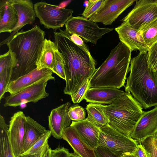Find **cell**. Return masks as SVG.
I'll use <instances>...</instances> for the list:
<instances>
[{
  "label": "cell",
  "instance_id": "obj_32",
  "mask_svg": "<svg viewBox=\"0 0 157 157\" xmlns=\"http://www.w3.org/2000/svg\"><path fill=\"white\" fill-rule=\"evenodd\" d=\"M68 114L71 120L73 121H81L85 119V110L80 106L76 105L69 107Z\"/></svg>",
  "mask_w": 157,
  "mask_h": 157
},
{
  "label": "cell",
  "instance_id": "obj_15",
  "mask_svg": "<svg viewBox=\"0 0 157 157\" xmlns=\"http://www.w3.org/2000/svg\"><path fill=\"white\" fill-rule=\"evenodd\" d=\"M157 132V106L153 109L144 111L131 134V137L142 143L147 138Z\"/></svg>",
  "mask_w": 157,
  "mask_h": 157
},
{
  "label": "cell",
  "instance_id": "obj_25",
  "mask_svg": "<svg viewBox=\"0 0 157 157\" xmlns=\"http://www.w3.org/2000/svg\"><path fill=\"white\" fill-rule=\"evenodd\" d=\"M9 125L0 114V157H15L8 136Z\"/></svg>",
  "mask_w": 157,
  "mask_h": 157
},
{
  "label": "cell",
  "instance_id": "obj_27",
  "mask_svg": "<svg viewBox=\"0 0 157 157\" xmlns=\"http://www.w3.org/2000/svg\"><path fill=\"white\" fill-rule=\"evenodd\" d=\"M150 48L157 42V19L140 31Z\"/></svg>",
  "mask_w": 157,
  "mask_h": 157
},
{
  "label": "cell",
  "instance_id": "obj_36",
  "mask_svg": "<svg viewBox=\"0 0 157 157\" xmlns=\"http://www.w3.org/2000/svg\"><path fill=\"white\" fill-rule=\"evenodd\" d=\"M94 151L97 157H120L111 152L108 149L98 146Z\"/></svg>",
  "mask_w": 157,
  "mask_h": 157
},
{
  "label": "cell",
  "instance_id": "obj_42",
  "mask_svg": "<svg viewBox=\"0 0 157 157\" xmlns=\"http://www.w3.org/2000/svg\"><path fill=\"white\" fill-rule=\"evenodd\" d=\"M155 144L156 148L157 149V132L153 135Z\"/></svg>",
  "mask_w": 157,
  "mask_h": 157
},
{
  "label": "cell",
  "instance_id": "obj_11",
  "mask_svg": "<svg viewBox=\"0 0 157 157\" xmlns=\"http://www.w3.org/2000/svg\"><path fill=\"white\" fill-rule=\"evenodd\" d=\"M136 0H105L99 9L89 19L105 25H111Z\"/></svg>",
  "mask_w": 157,
  "mask_h": 157
},
{
  "label": "cell",
  "instance_id": "obj_39",
  "mask_svg": "<svg viewBox=\"0 0 157 157\" xmlns=\"http://www.w3.org/2000/svg\"><path fill=\"white\" fill-rule=\"evenodd\" d=\"M51 149L48 145L41 157H51Z\"/></svg>",
  "mask_w": 157,
  "mask_h": 157
},
{
  "label": "cell",
  "instance_id": "obj_18",
  "mask_svg": "<svg viewBox=\"0 0 157 157\" xmlns=\"http://www.w3.org/2000/svg\"><path fill=\"white\" fill-rule=\"evenodd\" d=\"M75 129L81 139L88 146L94 150L98 147L100 128L87 118L82 121H73L70 125Z\"/></svg>",
  "mask_w": 157,
  "mask_h": 157
},
{
  "label": "cell",
  "instance_id": "obj_7",
  "mask_svg": "<svg viewBox=\"0 0 157 157\" xmlns=\"http://www.w3.org/2000/svg\"><path fill=\"white\" fill-rule=\"evenodd\" d=\"M36 17L46 29L57 30L72 17L73 10L41 1L34 4Z\"/></svg>",
  "mask_w": 157,
  "mask_h": 157
},
{
  "label": "cell",
  "instance_id": "obj_28",
  "mask_svg": "<svg viewBox=\"0 0 157 157\" xmlns=\"http://www.w3.org/2000/svg\"><path fill=\"white\" fill-rule=\"evenodd\" d=\"M13 69L4 70L0 72V100L4 98L7 87L9 84L13 74Z\"/></svg>",
  "mask_w": 157,
  "mask_h": 157
},
{
  "label": "cell",
  "instance_id": "obj_22",
  "mask_svg": "<svg viewBox=\"0 0 157 157\" xmlns=\"http://www.w3.org/2000/svg\"><path fill=\"white\" fill-rule=\"evenodd\" d=\"M48 130L30 117L26 116L23 146L24 153Z\"/></svg>",
  "mask_w": 157,
  "mask_h": 157
},
{
  "label": "cell",
  "instance_id": "obj_13",
  "mask_svg": "<svg viewBox=\"0 0 157 157\" xmlns=\"http://www.w3.org/2000/svg\"><path fill=\"white\" fill-rule=\"evenodd\" d=\"M18 17L17 23L10 35L1 42L0 46L6 44L25 25H32L36 17L34 4L31 0H10Z\"/></svg>",
  "mask_w": 157,
  "mask_h": 157
},
{
  "label": "cell",
  "instance_id": "obj_21",
  "mask_svg": "<svg viewBox=\"0 0 157 157\" xmlns=\"http://www.w3.org/2000/svg\"><path fill=\"white\" fill-rule=\"evenodd\" d=\"M18 21V15L10 0H0V33H11Z\"/></svg>",
  "mask_w": 157,
  "mask_h": 157
},
{
  "label": "cell",
  "instance_id": "obj_12",
  "mask_svg": "<svg viewBox=\"0 0 157 157\" xmlns=\"http://www.w3.org/2000/svg\"><path fill=\"white\" fill-rule=\"evenodd\" d=\"M26 116L22 111L15 113L10 118L8 129L9 141L15 157L23 154Z\"/></svg>",
  "mask_w": 157,
  "mask_h": 157
},
{
  "label": "cell",
  "instance_id": "obj_44",
  "mask_svg": "<svg viewBox=\"0 0 157 157\" xmlns=\"http://www.w3.org/2000/svg\"><path fill=\"white\" fill-rule=\"evenodd\" d=\"M155 72L156 75V76L157 78V71H156Z\"/></svg>",
  "mask_w": 157,
  "mask_h": 157
},
{
  "label": "cell",
  "instance_id": "obj_5",
  "mask_svg": "<svg viewBox=\"0 0 157 157\" xmlns=\"http://www.w3.org/2000/svg\"><path fill=\"white\" fill-rule=\"evenodd\" d=\"M143 109L130 92H125L111 103L105 105L108 125L132 138L131 134L143 113Z\"/></svg>",
  "mask_w": 157,
  "mask_h": 157
},
{
  "label": "cell",
  "instance_id": "obj_10",
  "mask_svg": "<svg viewBox=\"0 0 157 157\" xmlns=\"http://www.w3.org/2000/svg\"><path fill=\"white\" fill-rule=\"evenodd\" d=\"M48 79H44L23 89L13 94H10L5 98L4 106L17 107L22 103L29 102L36 103L49 96L46 90Z\"/></svg>",
  "mask_w": 157,
  "mask_h": 157
},
{
  "label": "cell",
  "instance_id": "obj_34",
  "mask_svg": "<svg viewBox=\"0 0 157 157\" xmlns=\"http://www.w3.org/2000/svg\"><path fill=\"white\" fill-rule=\"evenodd\" d=\"M141 143L146 150L151 153V157H157V149L155 145L153 136L147 138Z\"/></svg>",
  "mask_w": 157,
  "mask_h": 157
},
{
  "label": "cell",
  "instance_id": "obj_20",
  "mask_svg": "<svg viewBox=\"0 0 157 157\" xmlns=\"http://www.w3.org/2000/svg\"><path fill=\"white\" fill-rule=\"evenodd\" d=\"M62 139L66 141L74 152L80 157H97L94 150L81 139L73 127L70 125L64 130Z\"/></svg>",
  "mask_w": 157,
  "mask_h": 157
},
{
  "label": "cell",
  "instance_id": "obj_1",
  "mask_svg": "<svg viewBox=\"0 0 157 157\" xmlns=\"http://www.w3.org/2000/svg\"><path fill=\"white\" fill-rule=\"evenodd\" d=\"M54 42L63 61L66 76L64 94L71 96L75 93L96 70V61L90 52L74 43L70 34L59 29L54 31Z\"/></svg>",
  "mask_w": 157,
  "mask_h": 157
},
{
  "label": "cell",
  "instance_id": "obj_26",
  "mask_svg": "<svg viewBox=\"0 0 157 157\" xmlns=\"http://www.w3.org/2000/svg\"><path fill=\"white\" fill-rule=\"evenodd\" d=\"M51 135V132L48 130L27 151L22 154H29L36 157H41L49 145L48 141Z\"/></svg>",
  "mask_w": 157,
  "mask_h": 157
},
{
  "label": "cell",
  "instance_id": "obj_8",
  "mask_svg": "<svg viewBox=\"0 0 157 157\" xmlns=\"http://www.w3.org/2000/svg\"><path fill=\"white\" fill-rule=\"evenodd\" d=\"M65 30L70 35L76 34L86 42L96 44L102 36L113 29L101 28L98 24L83 16L72 17L65 24Z\"/></svg>",
  "mask_w": 157,
  "mask_h": 157
},
{
  "label": "cell",
  "instance_id": "obj_24",
  "mask_svg": "<svg viewBox=\"0 0 157 157\" xmlns=\"http://www.w3.org/2000/svg\"><path fill=\"white\" fill-rule=\"evenodd\" d=\"M87 119L99 128L108 125L109 120L105 111V105L89 103L86 107Z\"/></svg>",
  "mask_w": 157,
  "mask_h": 157
},
{
  "label": "cell",
  "instance_id": "obj_38",
  "mask_svg": "<svg viewBox=\"0 0 157 157\" xmlns=\"http://www.w3.org/2000/svg\"><path fill=\"white\" fill-rule=\"evenodd\" d=\"M71 39L75 44L84 49L86 51L90 52L81 37L76 34H70Z\"/></svg>",
  "mask_w": 157,
  "mask_h": 157
},
{
  "label": "cell",
  "instance_id": "obj_41",
  "mask_svg": "<svg viewBox=\"0 0 157 157\" xmlns=\"http://www.w3.org/2000/svg\"><path fill=\"white\" fill-rule=\"evenodd\" d=\"M18 157H36L35 156L29 154H22Z\"/></svg>",
  "mask_w": 157,
  "mask_h": 157
},
{
  "label": "cell",
  "instance_id": "obj_40",
  "mask_svg": "<svg viewBox=\"0 0 157 157\" xmlns=\"http://www.w3.org/2000/svg\"><path fill=\"white\" fill-rule=\"evenodd\" d=\"M120 157H137L134 154L128 153L119 156Z\"/></svg>",
  "mask_w": 157,
  "mask_h": 157
},
{
  "label": "cell",
  "instance_id": "obj_35",
  "mask_svg": "<svg viewBox=\"0 0 157 157\" xmlns=\"http://www.w3.org/2000/svg\"><path fill=\"white\" fill-rule=\"evenodd\" d=\"M70 153L64 147H58L51 151V157H69Z\"/></svg>",
  "mask_w": 157,
  "mask_h": 157
},
{
  "label": "cell",
  "instance_id": "obj_2",
  "mask_svg": "<svg viewBox=\"0 0 157 157\" xmlns=\"http://www.w3.org/2000/svg\"><path fill=\"white\" fill-rule=\"evenodd\" d=\"M45 32L38 25L17 33L6 44L16 62L10 81L14 80L36 68L45 40Z\"/></svg>",
  "mask_w": 157,
  "mask_h": 157
},
{
  "label": "cell",
  "instance_id": "obj_9",
  "mask_svg": "<svg viewBox=\"0 0 157 157\" xmlns=\"http://www.w3.org/2000/svg\"><path fill=\"white\" fill-rule=\"evenodd\" d=\"M157 19V0H136L134 8L121 21L140 31Z\"/></svg>",
  "mask_w": 157,
  "mask_h": 157
},
{
  "label": "cell",
  "instance_id": "obj_19",
  "mask_svg": "<svg viewBox=\"0 0 157 157\" xmlns=\"http://www.w3.org/2000/svg\"><path fill=\"white\" fill-rule=\"evenodd\" d=\"M125 92L113 88H90L86 92L84 99L90 103L110 104Z\"/></svg>",
  "mask_w": 157,
  "mask_h": 157
},
{
  "label": "cell",
  "instance_id": "obj_4",
  "mask_svg": "<svg viewBox=\"0 0 157 157\" xmlns=\"http://www.w3.org/2000/svg\"><path fill=\"white\" fill-rule=\"evenodd\" d=\"M131 52L127 46L120 41L90 79V88L119 89L124 86L127 75L129 71Z\"/></svg>",
  "mask_w": 157,
  "mask_h": 157
},
{
  "label": "cell",
  "instance_id": "obj_30",
  "mask_svg": "<svg viewBox=\"0 0 157 157\" xmlns=\"http://www.w3.org/2000/svg\"><path fill=\"white\" fill-rule=\"evenodd\" d=\"M60 78L66 80L63 61L62 55L57 49L55 52V60L54 67L52 70Z\"/></svg>",
  "mask_w": 157,
  "mask_h": 157
},
{
  "label": "cell",
  "instance_id": "obj_14",
  "mask_svg": "<svg viewBox=\"0 0 157 157\" xmlns=\"http://www.w3.org/2000/svg\"><path fill=\"white\" fill-rule=\"evenodd\" d=\"M115 30L120 41L132 52L139 50L140 53H147L149 49L145 43L140 32L132 27L127 21L123 22Z\"/></svg>",
  "mask_w": 157,
  "mask_h": 157
},
{
  "label": "cell",
  "instance_id": "obj_16",
  "mask_svg": "<svg viewBox=\"0 0 157 157\" xmlns=\"http://www.w3.org/2000/svg\"><path fill=\"white\" fill-rule=\"evenodd\" d=\"M51 69L44 68L38 70L37 68L17 79L10 81L7 87L6 92L10 94H16L23 89L41 80L48 79L55 80Z\"/></svg>",
  "mask_w": 157,
  "mask_h": 157
},
{
  "label": "cell",
  "instance_id": "obj_17",
  "mask_svg": "<svg viewBox=\"0 0 157 157\" xmlns=\"http://www.w3.org/2000/svg\"><path fill=\"white\" fill-rule=\"evenodd\" d=\"M71 104L67 102L53 109L48 117V124L52 135L56 139H62L64 130L71 124L68 111Z\"/></svg>",
  "mask_w": 157,
  "mask_h": 157
},
{
  "label": "cell",
  "instance_id": "obj_43",
  "mask_svg": "<svg viewBox=\"0 0 157 157\" xmlns=\"http://www.w3.org/2000/svg\"><path fill=\"white\" fill-rule=\"evenodd\" d=\"M69 157H80L75 152L70 153Z\"/></svg>",
  "mask_w": 157,
  "mask_h": 157
},
{
  "label": "cell",
  "instance_id": "obj_3",
  "mask_svg": "<svg viewBox=\"0 0 157 157\" xmlns=\"http://www.w3.org/2000/svg\"><path fill=\"white\" fill-rule=\"evenodd\" d=\"M147 53H139L131 59L125 88L145 109L157 106V78L148 66Z\"/></svg>",
  "mask_w": 157,
  "mask_h": 157
},
{
  "label": "cell",
  "instance_id": "obj_37",
  "mask_svg": "<svg viewBox=\"0 0 157 157\" xmlns=\"http://www.w3.org/2000/svg\"><path fill=\"white\" fill-rule=\"evenodd\" d=\"M133 154L137 157H151V153L146 150L141 143L138 144Z\"/></svg>",
  "mask_w": 157,
  "mask_h": 157
},
{
  "label": "cell",
  "instance_id": "obj_29",
  "mask_svg": "<svg viewBox=\"0 0 157 157\" xmlns=\"http://www.w3.org/2000/svg\"><path fill=\"white\" fill-rule=\"evenodd\" d=\"M105 0H89L88 1L82 15L83 17L89 19L101 6Z\"/></svg>",
  "mask_w": 157,
  "mask_h": 157
},
{
  "label": "cell",
  "instance_id": "obj_33",
  "mask_svg": "<svg viewBox=\"0 0 157 157\" xmlns=\"http://www.w3.org/2000/svg\"><path fill=\"white\" fill-rule=\"evenodd\" d=\"M149 67L154 71H157V42L150 48L147 53Z\"/></svg>",
  "mask_w": 157,
  "mask_h": 157
},
{
  "label": "cell",
  "instance_id": "obj_6",
  "mask_svg": "<svg viewBox=\"0 0 157 157\" xmlns=\"http://www.w3.org/2000/svg\"><path fill=\"white\" fill-rule=\"evenodd\" d=\"M138 144L137 140L120 133L109 125L100 128L98 146L105 147L118 156L128 153L133 154Z\"/></svg>",
  "mask_w": 157,
  "mask_h": 157
},
{
  "label": "cell",
  "instance_id": "obj_23",
  "mask_svg": "<svg viewBox=\"0 0 157 157\" xmlns=\"http://www.w3.org/2000/svg\"><path fill=\"white\" fill-rule=\"evenodd\" d=\"M58 49L54 42L45 39L42 50L36 64V68H47L52 70L55 60V52Z\"/></svg>",
  "mask_w": 157,
  "mask_h": 157
},
{
  "label": "cell",
  "instance_id": "obj_31",
  "mask_svg": "<svg viewBox=\"0 0 157 157\" xmlns=\"http://www.w3.org/2000/svg\"><path fill=\"white\" fill-rule=\"evenodd\" d=\"M90 88V79L87 80L77 91L71 96L74 103H78L81 102L84 98L86 92Z\"/></svg>",
  "mask_w": 157,
  "mask_h": 157
}]
</instances>
